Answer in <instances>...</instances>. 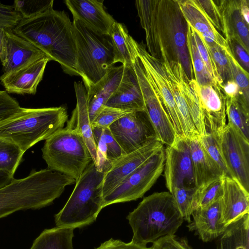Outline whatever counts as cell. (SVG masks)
Returning <instances> with one entry per match:
<instances>
[{
  "mask_svg": "<svg viewBox=\"0 0 249 249\" xmlns=\"http://www.w3.org/2000/svg\"><path fill=\"white\" fill-rule=\"evenodd\" d=\"M135 6L148 53L162 62L180 63L189 79H195L187 46L188 23L178 0H137Z\"/></svg>",
  "mask_w": 249,
  "mask_h": 249,
  "instance_id": "1",
  "label": "cell"
},
{
  "mask_svg": "<svg viewBox=\"0 0 249 249\" xmlns=\"http://www.w3.org/2000/svg\"><path fill=\"white\" fill-rule=\"evenodd\" d=\"M12 31L58 62L66 73L78 75L72 22L65 11L52 8L36 17L23 18Z\"/></svg>",
  "mask_w": 249,
  "mask_h": 249,
  "instance_id": "2",
  "label": "cell"
},
{
  "mask_svg": "<svg viewBox=\"0 0 249 249\" xmlns=\"http://www.w3.org/2000/svg\"><path fill=\"white\" fill-rule=\"evenodd\" d=\"M75 182L73 178L49 168L33 170L25 178H14L0 189V219L18 211L48 206L67 186Z\"/></svg>",
  "mask_w": 249,
  "mask_h": 249,
  "instance_id": "3",
  "label": "cell"
},
{
  "mask_svg": "<svg viewBox=\"0 0 249 249\" xmlns=\"http://www.w3.org/2000/svg\"><path fill=\"white\" fill-rule=\"evenodd\" d=\"M127 219L133 233L131 242L144 247L161 237L175 235L184 220L169 192L144 197Z\"/></svg>",
  "mask_w": 249,
  "mask_h": 249,
  "instance_id": "4",
  "label": "cell"
},
{
  "mask_svg": "<svg viewBox=\"0 0 249 249\" xmlns=\"http://www.w3.org/2000/svg\"><path fill=\"white\" fill-rule=\"evenodd\" d=\"M68 119L63 107H21L17 113L0 121V139L15 144L25 153L63 128Z\"/></svg>",
  "mask_w": 249,
  "mask_h": 249,
  "instance_id": "5",
  "label": "cell"
},
{
  "mask_svg": "<svg viewBox=\"0 0 249 249\" xmlns=\"http://www.w3.org/2000/svg\"><path fill=\"white\" fill-rule=\"evenodd\" d=\"M72 31L76 48L75 70L87 89L114 67V53L108 34L99 32L73 18Z\"/></svg>",
  "mask_w": 249,
  "mask_h": 249,
  "instance_id": "6",
  "label": "cell"
},
{
  "mask_svg": "<svg viewBox=\"0 0 249 249\" xmlns=\"http://www.w3.org/2000/svg\"><path fill=\"white\" fill-rule=\"evenodd\" d=\"M105 172L92 161L76 181L66 203L54 215L56 227L82 228L94 222L103 207L102 183Z\"/></svg>",
  "mask_w": 249,
  "mask_h": 249,
  "instance_id": "7",
  "label": "cell"
},
{
  "mask_svg": "<svg viewBox=\"0 0 249 249\" xmlns=\"http://www.w3.org/2000/svg\"><path fill=\"white\" fill-rule=\"evenodd\" d=\"M42 152L48 168L75 181L93 161L72 113L66 127L45 140Z\"/></svg>",
  "mask_w": 249,
  "mask_h": 249,
  "instance_id": "8",
  "label": "cell"
},
{
  "mask_svg": "<svg viewBox=\"0 0 249 249\" xmlns=\"http://www.w3.org/2000/svg\"><path fill=\"white\" fill-rule=\"evenodd\" d=\"M164 162L165 150L163 147L104 197L103 207L142 197L161 174Z\"/></svg>",
  "mask_w": 249,
  "mask_h": 249,
  "instance_id": "9",
  "label": "cell"
},
{
  "mask_svg": "<svg viewBox=\"0 0 249 249\" xmlns=\"http://www.w3.org/2000/svg\"><path fill=\"white\" fill-rule=\"evenodd\" d=\"M132 67L142 95L145 111L153 127L157 139L163 145L170 146L177 138L174 128L136 51Z\"/></svg>",
  "mask_w": 249,
  "mask_h": 249,
  "instance_id": "10",
  "label": "cell"
},
{
  "mask_svg": "<svg viewBox=\"0 0 249 249\" xmlns=\"http://www.w3.org/2000/svg\"><path fill=\"white\" fill-rule=\"evenodd\" d=\"M109 128L124 154L157 139L145 111L128 113L114 122Z\"/></svg>",
  "mask_w": 249,
  "mask_h": 249,
  "instance_id": "11",
  "label": "cell"
},
{
  "mask_svg": "<svg viewBox=\"0 0 249 249\" xmlns=\"http://www.w3.org/2000/svg\"><path fill=\"white\" fill-rule=\"evenodd\" d=\"M218 139L229 177L249 192V140L228 124Z\"/></svg>",
  "mask_w": 249,
  "mask_h": 249,
  "instance_id": "12",
  "label": "cell"
},
{
  "mask_svg": "<svg viewBox=\"0 0 249 249\" xmlns=\"http://www.w3.org/2000/svg\"><path fill=\"white\" fill-rule=\"evenodd\" d=\"M164 177L171 193L175 188L196 187L190 147V140L177 137L165 150Z\"/></svg>",
  "mask_w": 249,
  "mask_h": 249,
  "instance_id": "13",
  "label": "cell"
},
{
  "mask_svg": "<svg viewBox=\"0 0 249 249\" xmlns=\"http://www.w3.org/2000/svg\"><path fill=\"white\" fill-rule=\"evenodd\" d=\"M134 44L137 54L170 118L177 137L185 138L179 112L167 84L165 73L160 61L148 53L145 45L142 42L138 43L135 41Z\"/></svg>",
  "mask_w": 249,
  "mask_h": 249,
  "instance_id": "14",
  "label": "cell"
},
{
  "mask_svg": "<svg viewBox=\"0 0 249 249\" xmlns=\"http://www.w3.org/2000/svg\"><path fill=\"white\" fill-rule=\"evenodd\" d=\"M163 147L162 143L155 139L134 151L123 155L113 161L105 172L102 181L103 199L132 172Z\"/></svg>",
  "mask_w": 249,
  "mask_h": 249,
  "instance_id": "15",
  "label": "cell"
},
{
  "mask_svg": "<svg viewBox=\"0 0 249 249\" xmlns=\"http://www.w3.org/2000/svg\"><path fill=\"white\" fill-rule=\"evenodd\" d=\"M167 84L174 98L185 138L189 140L199 137L187 104L184 84L187 76L181 64L174 61L160 62Z\"/></svg>",
  "mask_w": 249,
  "mask_h": 249,
  "instance_id": "16",
  "label": "cell"
},
{
  "mask_svg": "<svg viewBox=\"0 0 249 249\" xmlns=\"http://www.w3.org/2000/svg\"><path fill=\"white\" fill-rule=\"evenodd\" d=\"M199 95L207 132L218 138L227 124L226 96L215 84L199 86Z\"/></svg>",
  "mask_w": 249,
  "mask_h": 249,
  "instance_id": "17",
  "label": "cell"
},
{
  "mask_svg": "<svg viewBox=\"0 0 249 249\" xmlns=\"http://www.w3.org/2000/svg\"><path fill=\"white\" fill-rule=\"evenodd\" d=\"M187 23L202 38L206 45H217L225 53L231 51L228 41L214 28L195 0H177Z\"/></svg>",
  "mask_w": 249,
  "mask_h": 249,
  "instance_id": "18",
  "label": "cell"
},
{
  "mask_svg": "<svg viewBox=\"0 0 249 249\" xmlns=\"http://www.w3.org/2000/svg\"><path fill=\"white\" fill-rule=\"evenodd\" d=\"M4 29L7 45L0 76H6L39 59L47 57L40 50L16 35L12 30Z\"/></svg>",
  "mask_w": 249,
  "mask_h": 249,
  "instance_id": "19",
  "label": "cell"
},
{
  "mask_svg": "<svg viewBox=\"0 0 249 249\" xmlns=\"http://www.w3.org/2000/svg\"><path fill=\"white\" fill-rule=\"evenodd\" d=\"M49 61L48 57L39 59L6 76H0V83L8 93L35 94Z\"/></svg>",
  "mask_w": 249,
  "mask_h": 249,
  "instance_id": "20",
  "label": "cell"
},
{
  "mask_svg": "<svg viewBox=\"0 0 249 249\" xmlns=\"http://www.w3.org/2000/svg\"><path fill=\"white\" fill-rule=\"evenodd\" d=\"M221 223L228 225L249 213V192L236 179L224 177L221 197Z\"/></svg>",
  "mask_w": 249,
  "mask_h": 249,
  "instance_id": "21",
  "label": "cell"
},
{
  "mask_svg": "<svg viewBox=\"0 0 249 249\" xmlns=\"http://www.w3.org/2000/svg\"><path fill=\"white\" fill-rule=\"evenodd\" d=\"M105 106L128 113L145 111L142 95L132 67L124 66L119 85Z\"/></svg>",
  "mask_w": 249,
  "mask_h": 249,
  "instance_id": "22",
  "label": "cell"
},
{
  "mask_svg": "<svg viewBox=\"0 0 249 249\" xmlns=\"http://www.w3.org/2000/svg\"><path fill=\"white\" fill-rule=\"evenodd\" d=\"M65 3L73 18L102 33L108 34L116 21L106 11L104 0H66Z\"/></svg>",
  "mask_w": 249,
  "mask_h": 249,
  "instance_id": "23",
  "label": "cell"
},
{
  "mask_svg": "<svg viewBox=\"0 0 249 249\" xmlns=\"http://www.w3.org/2000/svg\"><path fill=\"white\" fill-rule=\"evenodd\" d=\"M193 220L187 226L204 242L219 237L226 228L221 223V197L210 205L192 212Z\"/></svg>",
  "mask_w": 249,
  "mask_h": 249,
  "instance_id": "24",
  "label": "cell"
},
{
  "mask_svg": "<svg viewBox=\"0 0 249 249\" xmlns=\"http://www.w3.org/2000/svg\"><path fill=\"white\" fill-rule=\"evenodd\" d=\"M124 66H114L99 82L87 91L89 118L91 122L115 92L122 78Z\"/></svg>",
  "mask_w": 249,
  "mask_h": 249,
  "instance_id": "25",
  "label": "cell"
},
{
  "mask_svg": "<svg viewBox=\"0 0 249 249\" xmlns=\"http://www.w3.org/2000/svg\"><path fill=\"white\" fill-rule=\"evenodd\" d=\"M224 28V38L228 41L235 39L249 53V25L244 21L240 10V0L217 1Z\"/></svg>",
  "mask_w": 249,
  "mask_h": 249,
  "instance_id": "26",
  "label": "cell"
},
{
  "mask_svg": "<svg viewBox=\"0 0 249 249\" xmlns=\"http://www.w3.org/2000/svg\"><path fill=\"white\" fill-rule=\"evenodd\" d=\"M74 88L76 98V105L72 113L75 117L76 125L89 149L92 161L95 164L97 149L92 127L89 115L86 89L82 82H75Z\"/></svg>",
  "mask_w": 249,
  "mask_h": 249,
  "instance_id": "27",
  "label": "cell"
},
{
  "mask_svg": "<svg viewBox=\"0 0 249 249\" xmlns=\"http://www.w3.org/2000/svg\"><path fill=\"white\" fill-rule=\"evenodd\" d=\"M190 147L196 187L212 179L225 176L206 153L199 137L190 140Z\"/></svg>",
  "mask_w": 249,
  "mask_h": 249,
  "instance_id": "28",
  "label": "cell"
},
{
  "mask_svg": "<svg viewBox=\"0 0 249 249\" xmlns=\"http://www.w3.org/2000/svg\"><path fill=\"white\" fill-rule=\"evenodd\" d=\"M108 35L113 46L114 63L120 62L125 67H132L135 55L134 39L128 34L125 26L115 21Z\"/></svg>",
  "mask_w": 249,
  "mask_h": 249,
  "instance_id": "29",
  "label": "cell"
},
{
  "mask_svg": "<svg viewBox=\"0 0 249 249\" xmlns=\"http://www.w3.org/2000/svg\"><path fill=\"white\" fill-rule=\"evenodd\" d=\"M217 245V249H249V213L228 225Z\"/></svg>",
  "mask_w": 249,
  "mask_h": 249,
  "instance_id": "30",
  "label": "cell"
},
{
  "mask_svg": "<svg viewBox=\"0 0 249 249\" xmlns=\"http://www.w3.org/2000/svg\"><path fill=\"white\" fill-rule=\"evenodd\" d=\"M73 229L55 227L45 229L30 249H73Z\"/></svg>",
  "mask_w": 249,
  "mask_h": 249,
  "instance_id": "31",
  "label": "cell"
},
{
  "mask_svg": "<svg viewBox=\"0 0 249 249\" xmlns=\"http://www.w3.org/2000/svg\"><path fill=\"white\" fill-rule=\"evenodd\" d=\"M184 92L188 108L195 126L199 135L202 136L207 134L205 124L204 116L199 95V85L195 79L185 80Z\"/></svg>",
  "mask_w": 249,
  "mask_h": 249,
  "instance_id": "32",
  "label": "cell"
},
{
  "mask_svg": "<svg viewBox=\"0 0 249 249\" xmlns=\"http://www.w3.org/2000/svg\"><path fill=\"white\" fill-rule=\"evenodd\" d=\"M226 115L228 120L227 124L249 140V107L237 98H226Z\"/></svg>",
  "mask_w": 249,
  "mask_h": 249,
  "instance_id": "33",
  "label": "cell"
},
{
  "mask_svg": "<svg viewBox=\"0 0 249 249\" xmlns=\"http://www.w3.org/2000/svg\"><path fill=\"white\" fill-rule=\"evenodd\" d=\"M210 180L196 187L192 202V211L206 207L221 197L224 178Z\"/></svg>",
  "mask_w": 249,
  "mask_h": 249,
  "instance_id": "34",
  "label": "cell"
},
{
  "mask_svg": "<svg viewBox=\"0 0 249 249\" xmlns=\"http://www.w3.org/2000/svg\"><path fill=\"white\" fill-rule=\"evenodd\" d=\"M186 42L195 80L199 86L215 84L206 71L196 45L192 28L188 24Z\"/></svg>",
  "mask_w": 249,
  "mask_h": 249,
  "instance_id": "35",
  "label": "cell"
},
{
  "mask_svg": "<svg viewBox=\"0 0 249 249\" xmlns=\"http://www.w3.org/2000/svg\"><path fill=\"white\" fill-rule=\"evenodd\" d=\"M24 153L15 144L0 139V170L14 176Z\"/></svg>",
  "mask_w": 249,
  "mask_h": 249,
  "instance_id": "36",
  "label": "cell"
},
{
  "mask_svg": "<svg viewBox=\"0 0 249 249\" xmlns=\"http://www.w3.org/2000/svg\"><path fill=\"white\" fill-rule=\"evenodd\" d=\"M225 53L230 64L233 80L239 89V95L237 99L249 107V72L236 61L231 51Z\"/></svg>",
  "mask_w": 249,
  "mask_h": 249,
  "instance_id": "37",
  "label": "cell"
},
{
  "mask_svg": "<svg viewBox=\"0 0 249 249\" xmlns=\"http://www.w3.org/2000/svg\"><path fill=\"white\" fill-rule=\"evenodd\" d=\"M53 0H16L13 6L23 19H29L53 8Z\"/></svg>",
  "mask_w": 249,
  "mask_h": 249,
  "instance_id": "38",
  "label": "cell"
},
{
  "mask_svg": "<svg viewBox=\"0 0 249 249\" xmlns=\"http://www.w3.org/2000/svg\"><path fill=\"white\" fill-rule=\"evenodd\" d=\"M192 29L199 53L207 71L213 82L222 89L224 85L223 81L218 74L208 46L201 36L194 29Z\"/></svg>",
  "mask_w": 249,
  "mask_h": 249,
  "instance_id": "39",
  "label": "cell"
},
{
  "mask_svg": "<svg viewBox=\"0 0 249 249\" xmlns=\"http://www.w3.org/2000/svg\"><path fill=\"white\" fill-rule=\"evenodd\" d=\"M199 139L203 148L210 159L225 177H229L218 138L207 133L204 136H199Z\"/></svg>",
  "mask_w": 249,
  "mask_h": 249,
  "instance_id": "40",
  "label": "cell"
},
{
  "mask_svg": "<svg viewBox=\"0 0 249 249\" xmlns=\"http://www.w3.org/2000/svg\"><path fill=\"white\" fill-rule=\"evenodd\" d=\"M196 187L174 188L170 193L184 220L190 223L192 212V202Z\"/></svg>",
  "mask_w": 249,
  "mask_h": 249,
  "instance_id": "41",
  "label": "cell"
},
{
  "mask_svg": "<svg viewBox=\"0 0 249 249\" xmlns=\"http://www.w3.org/2000/svg\"><path fill=\"white\" fill-rule=\"evenodd\" d=\"M208 47L223 84L229 80H233L230 64L225 52L217 45Z\"/></svg>",
  "mask_w": 249,
  "mask_h": 249,
  "instance_id": "42",
  "label": "cell"
},
{
  "mask_svg": "<svg viewBox=\"0 0 249 249\" xmlns=\"http://www.w3.org/2000/svg\"><path fill=\"white\" fill-rule=\"evenodd\" d=\"M92 127L96 130L105 141L107 148V160L110 167L113 161L124 154L109 128Z\"/></svg>",
  "mask_w": 249,
  "mask_h": 249,
  "instance_id": "43",
  "label": "cell"
},
{
  "mask_svg": "<svg viewBox=\"0 0 249 249\" xmlns=\"http://www.w3.org/2000/svg\"><path fill=\"white\" fill-rule=\"evenodd\" d=\"M216 30L224 37L221 14L217 4L212 0H195Z\"/></svg>",
  "mask_w": 249,
  "mask_h": 249,
  "instance_id": "44",
  "label": "cell"
},
{
  "mask_svg": "<svg viewBox=\"0 0 249 249\" xmlns=\"http://www.w3.org/2000/svg\"><path fill=\"white\" fill-rule=\"evenodd\" d=\"M128 112L105 106L91 122L92 126L109 128L114 122Z\"/></svg>",
  "mask_w": 249,
  "mask_h": 249,
  "instance_id": "45",
  "label": "cell"
},
{
  "mask_svg": "<svg viewBox=\"0 0 249 249\" xmlns=\"http://www.w3.org/2000/svg\"><path fill=\"white\" fill-rule=\"evenodd\" d=\"M23 19L13 5H5L0 2V27L13 30Z\"/></svg>",
  "mask_w": 249,
  "mask_h": 249,
  "instance_id": "46",
  "label": "cell"
},
{
  "mask_svg": "<svg viewBox=\"0 0 249 249\" xmlns=\"http://www.w3.org/2000/svg\"><path fill=\"white\" fill-rule=\"evenodd\" d=\"M21 107L5 90L0 91V121L18 112Z\"/></svg>",
  "mask_w": 249,
  "mask_h": 249,
  "instance_id": "47",
  "label": "cell"
},
{
  "mask_svg": "<svg viewBox=\"0 0 249 249\" xmlns=\"http://www.w3.org/2000/svg\"><path fill=\"white\" fill-rule=\"evenodd\" d=\"M152 249H192L186 239L175 235L160 238L153 243Z\"/></svg>",
  "mask_w": 249,
  "mask_h": 249,
  "instance_id": "48",
  "label": "cell"
},
{
  "mask_svg": "<svg viewBox=\"0 0 249 249\" xmlns=\"http://www.w3.org/2000/svg\"><path fill=\"white\" fill-rule=\"evenodd\" d=\"M228 42L232 53L236 61L246 71L249 72V53L236 40L231 39L228 41Z\"/></svg>",
  "mask_w": 249,
  "mask_h": 249,
  "instance_id": "49",
  "label": "cell"
},
{
  "mask_svg": "<svg viewBox=\"0 0 249 249\" xmlns=\"http://www.w3.org/2000/svg\"><path fill=\"white\" fill-rule=\"evenodd\" d=\"M95 249H152L151 247L142 246L132 242L124 243L120 240L110 239Z\"/></svg>",
  "mask_w": 249,
  "mask_h": 249,
  "instance_id": "50",
  "label": "cell"
},
{
  "mask_svg": "<svg viewBox=\"0 0 249 249\" xmlns=\"http://www.w3.org/2000/svg\"><path fill=\"white\" fill-rule=\"evenodd\" d=\"M222 90L227 98H238L239 95V89L233 80H229L224 84Z\"/></svg>",
  "mask_w": 249,
  "mask_h": 249,
  "instance_id": "51",
  "label": "cell"
},
{
  "mask_svg": "<svg viewBox=\"0 0 249 249\" xmlns=\"http://www.w3.org/2000/svg\"><path fill=\"white\" fill-rule=\"evenodd\" d=\"M7 45V40L5 29L0 27V61L1 64L6 58Z\"/></svg>",
  "mask_w": 249,
  "mask_h": 249,
  "instance_id": "52",
  "label": "cell"
},
{
  "mask_svg": "<svg viewBox=\"0 0 249 249\" xmlns=\"http://www.w3.org/2000/svg\"><path fill=\"white\" fill-rule=\"evenodd\" d=\"M240 10L241 14L246 23L249 25V0H240Z\"/></svg>",
  "mask_w": 249,
  "mask_h": 249,
  "instance_id": "53",
  "label": "cell"
},
{
  "mask_svg": "<svg viewBox=\"0 0 249 249\" xmlns=\"http://www.w3.org/2000/svg\"><path fill=\"white\" fill-rule=\"evenodd\" d=\"M14 179L13 176L0 170V189L10 183Z\"/></svg>",
  "mask_w": 249,
  "mask_h": 249,
  "instance_id": "54",
  "label": "cell"
}]
</instances>
